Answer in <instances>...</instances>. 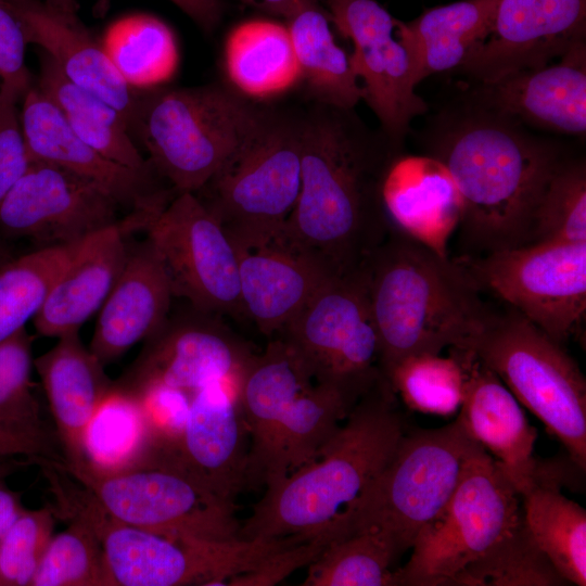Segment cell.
Wrapping results in <instances>:
<instances>
[{
    "instance_id": "6da1fadb",
    "label": "cell",
    "mask_w": 586,
    "mask_h": 586,
    "mask_svg": "<svg viewBox=\"0 0 586 586\" xmlns=\"http://www.w3.org/2000/svg\"><path fill=\"white\" fill-rule=\"evenodd\" d=\"M353 110L315 103L302 114L300 193L273 239L335 277L356 273L387 237L382 184L402 154Z\"/></svg>"
},
{
    "instance_id": "7a4b0ae2",
    "label": "cell",
    "mask_w": 586,
    "mask_h": 586,
    "mask_svg": "<svg viewBox=\"0 0 586 586\" xmlns=\"http://www.w3.org/2000/svg\"><path fill=\"white\" fill-rule=\"evenodd\" d=\"M433 126L426 154L457 186L466 244L488 254L532 243L537 207L565 160L559 148L469 97Z\"/></svg>"
},
{
    "instance_id": "3957f363",
    "label": "cell",
    "mask_w": 586,
    "mask_h": 586,
    "mask_svg": "<svg viewBox=\"0 0 586 586\" xmlns=\"http://www.w3.org/2000/svg\"><path fill=\"white\" fill-rule=\"evenodd\" d=\"M360 272L385 379L406 357L464 346L492 313L459 260L393 226Z\"/></svg>"
},
{
    "instance_id": "277c9868",
    "label": "cell",
    "mask_w": 586,
    "mask_h": 586,
    "mask_svg": "<svg viewBox=\"0 0 586 586\" xmlns=\"http://www.w3.org/2000/svg\"><path fill=\"white\" fill-rule=\"evenodd\" d=\"M384 378L352 408L318 456L279 481L239 528V538L315 536L346 517L393 455L405 428Z\"/></svg>"
},
{
    "instance_id": "5b68a950",
    "label": "cell",
    "mask_w": 586,
    "mask_h": 586,
    "mask_svg": "<svg viewBox=\"0 0 586 586\" xmlns=\"http://www.w3.org/2000/svg\"><path fill=\"white\" fill-rule=\"evenodd\" d=\"M238 403L251 437L246 486L279 481L314 460L354 407L316 383L281 337L254 355Z\"/></svg>"
},
{
    "instance_id": "8992f818",
    "label": "cell",
    "mask_w": 586,
    "mask_h": 586,
    "mask_svg": "<svg viewBox=\"0 0 586 586\" xmlns=\"http://www.w3.org/2000/svg\"><path fill=\"white\" fill-rule=\"evenodd\" d=\"M141 91L131 128L153 170L176 193H196L263 122L266 107L232 87Z\"/></svg>"
},
{
    "instance_id": "52a82bcc",
    "label": "cell",
    "mask_w": 586,
    "mask_h": 586,
    "mask_svg": "<svg viewBox=\"0 0 586 586\" xmlns=\"http://www.w3.org/2000/svg\"><path fill=\"white\" fill-rule=\"evenodd\" d=\"M59 508L66 519H84L97 532L107 586L226 585L297 540H212L140 528L113 519L80 484L63 491Z\"/></svg>"
},
{
    "instance_id": "ba28073f",
    "label": "cell",
    "mask_w": 586,
    "mask_h": 586,
    "mask_svg": "<svg viewBox=\"0 0 586 586\" xmlns=\"http://www.w3.org/2000/svg\"><path fill=\"white\" fill-rule=\"evenodd\" d=\"M302 115L267 109L255 132L194 193L237 249L277 238L301 188Z\"/></svg>"
},
{
    "instance_id": "9c48e42d",
    "label": "cell",
    "mask_w": 586,
    "mask_h": 586,
    "mask_svg": "<svg viewBox=\"0 0 586 586\" xmlns=\"http://www.w3.org/2000/svg\"><path fill=\"white\" fill-rule=\"evenodd\" d=\"M471 349L586 469V380L574 359L517 310L491 313Z\"/></svg>"
},
{
    "instance_id": "30bf717a",
    "label": "cell",
    "mask_w": 586,
    "mask_h": 586,
    "mask_svg": "<svg viewBox=\"0 0 586 586\" xmlns=\"http://www.w3.org/2000/svg\"><path fill=\"white\" fill-rule=\"evenodd\" d=\"M479 446L458 418L435 429L405 431L387 463L348 512L347 535L382 533L402 557L446 506Z\"/></svg>"
},
{
    "instance_id": "8fae6325",
    "label": "cell",
    "mask_w": 586,
    "mask_h": 586,
    "mask_svg": "<svg viewBox=\"0 0 586 586\" xmlns=\"http://www.w3.org/2000/svg\"><path fill=\"white\" fill-rule=\"evenodd\" d=\"M520 495L482 447L443 510L417 536L396 586H454L456 577L522 521Z\"/></svg>"
},
{
    "instance_id": "7c38bea8",
    "label": "cell",
    "mask_w": 586,
    "mask_h": 586,
    "mask_svg": "<svg viewBox=\"0 0 586 586\" xmlns=\"http://www.w3.org/2000/svg\"><path fill=\"white\" fill-rule=\"evenodd\" d=\"M113 519L140 528L212 540L239 538L234 504L215 495L176 454L110 475H71Z\"/></svg>"
},
{
    "instance_id": "4fadbf2b",
    "label": "cell",
    "mask_w": 586,
    "mask_h": 586,
    "mask_svg": "<svg viewBox=\"0 0 586 586\" xmlns=\"http://www.w3.org/2000/svg\"><path fill=\"white\" fill-rule=\"evenodd\" d=\"M280 334L313 380L351 406L384 379L360 270L329 281Z\"/></svg>"
},
{
    "instance_id": "5bb4252c",
    "label": "cell",
    "mask_w": 586,
    "mask_h": 586,
    "mask_svg": "<svg viewBox=\"0 0 586 586\" xmlns=\"http://www.w3.org/2000/svg\"><path fill=\"white\" fill-rule=\"evenodd\" d=\"M459 262L480 290L563 344L586 315V242L544 241Z\"/></svg>"
},
{
    "instance_id": "9a60e30c",
    "label": "cell",
    "mask_w": 586,
    "mask_h": 586,
    "mask_svg": "<svg viewBox=\"0 0 586 586\" xmlns=\"http://www.w3.org/2000/svg\"><path fill=\"white\" fill-rule=\"evenodd\" d=\"M144 230L174 297L202 313L244 317L237 250L194 193H177Z\"/></svg>"
},
{
    "instance_id": "2e32d148",
    "label": "cell",
    "mask_w": 586,
    "mask_h": 586,
    "mask_svg": "<svg viewBox=\"0 0 586 586\" xmlns=\"http://www.w3.org/2000/svg\"><path fill=\"white\" fill-rule=\"evenodd\" d=\"M332 24L349 39V61L362 98L381 131L402 148L415 117L428 110L416 92L410 54L396 35V18L377 0H318Z\"/></svg>"
},
{
    "instance_id": "e0dca14e",
    "label": "cell",
    "mask_w": 586,
    "mask_h": 586,
    "mask_svg": "<svg viewBox=\"0 0 586 586\" xmlns=\"http://www.w3.org/2000/svg\"><path fill=\"white\" fill-rule=\"evenodd\" d=\"M120 204L98 183L31 161L0 204V235L37 249L77 244L118 220Z\"/></svg>"
},
{
    "instance_id": "ac0fdd59",
    "label": "cell",
    "mask_w": 586,
    "mask_h": 586,
    "mask_svg": "<svg viewBox=\"0 0 586 586\" xmlns=\"http://www.w3.org/2000/svg\"><path fill=\"white\" fill-rule=\"evenodd\" d=\"M193 310L168 317L114 386L136 394L163 385L193 395L213 381H226L239 392L255 353L219 316Z\"/></svg>"
},
{
    "instance_id": "d6986e66",
    "label": "cell",
    "mask_w": 586,
    "mask_h": 586,
    "mask_svg": "<svg viewBox=\"0 0 586 586\" xmlns=\"http://www.w3.org/2000/svg\"><path fill=\"white\" fill-rule=\"evenodd\" d=\"M586 0H498L489 33L459 67L475 84L537 68L585 39Z\"/></svg>"
},
{
    "instance_id": "ffe728a7",
    "label": "cell",
    "mask_w": 586,
    "mask_h": 586,
    "mask_svg": "<svg viewBox=\"0 0 586 586\" xmlns=\"http://www.w3.org/2000/svg\"><path fill=\"white\" fill-rule=\"evenodd\" d=\"M22 100L21 122L31 161L59 166L98 183L128 213L164 208L176 195L175 191L157 186L156 173L117 164L81 140L35 85Z\"/></svg>"
},
{
    "instance_id": "44dd1931",
    "label": "cell",
    "mask_w": 586,
    "mask_h": 586,
    "mask_svg": "<svg viewBox=\"0 0 586 586\" xmlns=\"http://www.w3.org/2000/svg\"><path fill=\"white\" fill-rule=\"evenodd\" d=\"M466 373L458 419L467 434L497 462L520 497L545 471L546 462L534 457L537 438L521 404L469 348L449 347Z\"/></svg>"
},
{
    "instance_id": "7402d4cb",
    "label": "cell",
    "mask_w": 586,
    "mask_h": 586,
    "mask_svg": "<svg viewBox=\"0 0 586 586\" xmlns=\"http://www.w3.org/2000/svg\"><path fill=\"white\" fill-rule=\"evenodd\" d=\"M161 209H137L82 240L34 317L36 331L60 337L98 313L126 264L128 232L144 229Z\"/></svg>"
},
{
    "instance_id": "603a6c76",
    "label": "cell",
    "mask_w": 586,
    "mask_h": 586,
    "mask_svg": "<svg viewBox=\"0 0 586 586\" xmlns=\"http://www.w3.org/2000/svg\"><path fill=\"white\" fill-rule=\"evenodd\" d=\"M469 98L540 129L586 133V40L570 47L555 63L475 84Z\"/></svg>"
},
{
    "instance_id": "cb8c5ba5",
    "label": "cell",
    "mask_w": 586,
    "mask_h": 586,
    "mask_svg": "<svg viewBox=\"0 0 586 586\" xmlns=\"http://www.w3.org/2000/svg\"><path fill=\"white\" fill-rule=\"evenodd\" d=\"M249 432L238 403V390L213 381L193 393L178 459L222 500L246 486Z\"/></svg>"
},
{
    "instance_id": "d4e9b609",
    "label": "cell",
    "mask_w": 586,
    "mask_h": 586,
    "mask_svg": "<svg viewBox=\"0 0 586 586\" xmlns=\"http://www.w3.org/2000/svg\"><path fill=\"white\" fill-rule=\"evenodd\" d=\"M3 1L20 22L27 43L41 48L67 80L113 105L131 129L141 91L127 85L77 15L41 0Z\"/></svg>"
},
{
    "instance_id": "484cf974",
    "label": "cell",
    "mask_w": 586,
    "mask_h": 586,
    "mask_svg": "<svg viewBox=\"0 0 586 586\" xmlns=\"http://www.w3.org/2000/svg\"><path fill=\"white\" fill-rule=\"evenodd\" d=\"M171 288L148 240L129 250L124 269L98 311L89 349L104 365L157 332L169 317Z\"/></svg>"
},
{
    "instance_id": "4316f807",
    "label": "cell",
    "mask_w": 586,
    "mask_h": 586,
    "mask_svg": "<svg viewBox=\"0 0 586 586\" xmlns=\"http://www.w3.org/2000/svg\"><path fill=\"white\" fill-rule=\"evenodd\" d=\"M235 250L244 317L265 335L280 333L329 281L337 278L316 259L275 240Z\"/></svg>"
},
{
    "instance_id": "83f0119b",
    "label": "cell",
    "mask_w": 586,
    "mask_h": 586,
    "mask_svg": "<svg viewBox=\"0 0 586 586\" xmlns=\"http://www.w3.org/2000/svg\"><path fill=\"white\" fill-rule=\"evenodd\" d=\"M382 201L391 225L437 254L459 226L462 203L448 169L425 155H398L382 184Z\"/></svg>"
},
{
    "instance_id": "f1b7e54d",
    "label": "cell",
    "mask_w": 586,
    "mask_h": 586,
    "mask_svg": "<svg viewBox=\"0 0 586 586\" xmlns=\"http://www.w3.org/2000/svg\"><path fill=\"white\" fill-rule=\"evenodd\" d=\"M34 367L63 450V469L75 468L80 462L84 431L114 381L80 341L79 331L58 337L52 348L34 359Z\"/></svg>"
},
{
    "instance_id": "f546056e",
    "label": "cell",
    "mask_w": 586,
    "mask_h": 586,
    "mask_svg": "<svg viewBox=\"0 0 586 586\" xmlns=\"http://www.w3.org/2000/svg\"><path fill=\"white\" fill-rule=\"evenodd\" d=\"M498 0H461L396 20V35L407 48L416 84L432 74L460 67L489 33Z\"/></svg>"
},
{
    "instance_id": "4dcf8cb0",
    "label": "cell",
    "mask_w": 586,
    "mask_h": 586,
    "mask_svg": "<svg viewBox=\"0 0 586 586\" xmlns=\"http://www.w3.org/2000/svg\"><path fill=\"white\" fill-rule=\"evenodd\" d=\"M301 81L315 103L354 109L362 98L360 82L318 0H296L284 16Z\"/></svg>"
},
{
    "instance_id": "1f68e13d",
    "label": "cell",
    "mask_w": 586,
    "mask_h": 586,
    "mask_svg": "<svg viewBox=\"0 0 586 586\" xmlns=\"http://www.w3.org/2000/svg\"><path fill=\"white\" fill-rule=\"evenodd\" d=\"M563 473L549 464L523 499V520L538 546L570 584L586 585V510L561 493Z\"/></svg>"
},
{
    "instance_id": "d6a6232c",
    "label": "cell",
    "mask_w": 586,
    "mask_h": 586,
    "mask_svg": "<svg viewBox=\"0 0 586 586\" xmlns=\"http://www.w3.org/2000/svg\"><path fill=\"white\" fill-rule=\"evenodd\" d=\"M224 63L231 87L247 99L271 98L301 81L286 26L267 20L234 27L225 42Z\"/></svg>"
},
{
    "instance_id": "836d02e7",
    "label": "cell",
    "mask_w": 586,
    "mask_h": 586,
    "mask_svg": "<svg viewBox=\"0 0 586 586\" xmlns=\"http://www.w3.org/2000/svg\"><path fill=\"white\" fill-rule=\"evenodd\" d=\"M156 449L139 400L113 384L87 424L80 462L69 475H110L137 467Z\"/></svg>"
},
{
    "instance_id": "e575fe53",
    "label": "cell",
    "mask_w": 586,
    "mask_h": 586,
    "mask_svg": "<svg viewBox=\"0 0 586 586\" xmlns=\"http://www.w3.org/2000/svg\"><path fill=\"white\" fill-rule=\"evenodd\" d=\"M35 86L54 103L74 132L94 150L131 169L154 171L136 146L127 119L103 99L67 80L44 53Z\"/></svg>"
},
{
    "instance_id": "d590c367",
    "label": "cell",
    "mask_w": 586,
    "mask_h": 586,
    "mask_svg": "<svg viewBox=\"0 0 586 586\" xmlns=\"http://www.w3.org/2000/svg\"><path fill=\"white\" fill-rule=\"evenodd\" d=\"M101 44L118 74L135 90L163 87L179 65L173 30L151 14L136 13L116 20L106 28Z\"/></svg>"
},
{
    "instance_id": "8d00e7d4",
    "label": "cell",
    "mask_w": 586,
    "mask_h": 586,
    "mask_svg": "<svg viewBox=\"0 0 586 586\" xmlns=\"http://www.w3.org/2000/svg\"><path fill=\"white\" fill-rule=\"evenodd\" d=\"M399 558L385 535L357 531L332 539L308 564L304 586H396Z\"/></svg>"
},
{
    "instance_id": "74e56055",
    "label": "cell",
    "mask_w": 586,
    "mask_h": 586,
    "mask_svg": "<svg viewBox=\"0 0 586 586\" xmlns=\"http://www.w3.org/2000/svg\"><path fill=\"white\" fill-rule=\"evenodd\" d=\"M79 243L37 249L0 267V342L34 319Z\"/></svg>"
},
{
    "instance_id": "f35d334b",
    "label": "cell",
    "mask_w": 586,
    "mask_h": 586,
    "mask_svg": "<svg viewBox=\"0 0 586 586\" xmlns=\"http://www.w3.org/2000/svg\"><path fill=\"white\" fill-rule=\"evenodd\" d=\"M560 575L532 538L524 520L482 558L468 565L454 586H561Z\"/></svg>"
},
{
    "instance_id": "ab89813d",
    "label": "cell",
    "mask_w": 586,
    "mask_h": 586,
    "mask_svg": "<svg viewBox=\"0 0 586 586\" xmlns=\"http://www.w3.org/2000/svg\"><path fill=\"white\" fill-rule=\"evenodd\" d=\"M407 408L428 415L451 416L462 403L466 373L450 354H418L399 361L386 378Z\"/></svg>"
},
{
    "instance_id": "60d3db41",
    "label": "cell",
    "mask_w": 586,
    "mask_h": 586,
    "mask_svg": "<svg viewBox=\"0 0 586 586\" xmlns=\"http://www.w3.org/2000/svg\"><path fill=\"white\" fill-rule=\"evenodd\" d=\"M67 520L68 527L51 537L30 586H107L97 532L84 519Z\"/></svg>"
},
{
    "instance_id": "b9f144b4",
    "label": "cell",
    "mask_w": 586,
    "mask_h": 586,
    "mask_svg": "<svg viewBox=\"0 0 586 586\" xmlns=\"http://www.w3.org/2000/svg\"><path fill=\"white\" fill-rule=\"evenodd\" d=\"M33 368V340L25 328L0 342V426L56 436L43 420Z\"/></svg>"
},
{
    "instance_id": "7bdbcfd3",
    "label": "cell",
    "mask_w": 586,
    "mask_h": 586,
    "mask_svg": "<svg viewBox=\"0 0 586 586\" xmlns=\"http://www.w3.org/2000/svg\"><path fill=\"white\" fill-rule=\"evenodd\" d=\"M586 242V164L564 160L537 207L533 242Z\"/></svg>"
},
{
    "instance_id": "ee69618b",
    "label": "cell",
    "mask_w": 586,
    "mask_h": 586,
    "mask_svg": "<svg viewBox=\"0 0 586 586\" xmlns=\"http://www.w3.org/2000/svg\"><path fill=\"white\" fill-rule=\"evenodd\" d=\"M54 524L50 506L25 509L15 519L0 542V586H30Z\"/></svg>"
},
{
    "instance_id": "f6af8a7d",
    "label": "cell",
    "mask_w": 586,
    "mask_h": 586,
    "mask_svg": "<svg viewBox=\"0 0 586 586\" xmlns=\"http://www.w3.org/2000/svg\"><path fill=\"white\" fill-rule=\"evenodd\" d=\"M130 395L142 407L156 449L177 454L192 395L163 385L149 386Z\"/></svg>"
},
{
    "instance_id": "bcb514c9",
    "label": "cell",
    "mask_w": 586,
    "mask_h": 586,
    "mask_svg": "<svg viewBox=\"0 0 586 586\" xmlns=\"http://www.w3.org/2000/svg\"><path fill=\"white\" fill-rule=\"evenodd\" d=\"M25 91L0 82V204L31 163L18 102Z\"/></svg>"
},
{
    "instance_id": "7dc6e473",
    "label": "cell",
    "mask_w": 586,
    "mask_h": 586,
    "mask_svg": "<svg viewBox=\"0 0 586 586\" xmlns=\"http://www.w3.org/2000/svg\"><path fill=\"white\" fill-rule=\"evenodd\" d=\"M337 530L330 526L313 537L293 543L267 558L255 570L229 578L226 585L270 586L281 582L293 571L308 565L326 545L337 538Z\"/></svg>"
},
{
    "instance_id": "c3c4849f",
    "label": "cell",
    "mask_w": 586,
    "mask_h": 586,
    "mask_svg": "<svg viewBox=\"0 0 586 586\" xmlns=\"http://www.w3.org/2000/svg\"><path fill=\"white\" fill-rule=\"evenodd\" d=\"M27 42L22 26L3 0H0V82L23 91L31 86L25 64Z\"/></svg>"
},
{
    "instance_id": "681fc988",
    "label": "cell",
    "mask_w": 586,
    "mask_h": 586,
    "mask_svg": "<svg viewBox=\"0 0 586 586\" xmlns=\"http://www.w3.org/2000/svg\"><path fill=\"white\" fill-rule=\"evenodd\" d=\"M0 456H20L37 466L42 461L65 464L63 450L56 436L39 435L1 426Z\"/></svg>"
},
{
    "instance_id": "f907efd6",
    "label": "cell",
    "mask_w": 586,
    "mask_h": 586,
    "mask_svg": "<svg viewBox=\"0 0 586 586\" xmlns=\"http://www.w3.org/2000/svg\"><path fill=\"white\" fill-rule=\"evenodd\" d=\"M189 16L202 30L212 33L222 15L221 0H168Z\"/></svg>"
},
{
    "instance_id": "816d5d0a",
    "label": "cell",
    "mask_w": 586,
    "mask_h": 586,
    "mask_svg": "<svg viewBox=\"0 0 586 586\" xmlns=\"http://www.w3.org/2000/svg\"><path fill=\"white\" fill-rule=\"evenodd\" d=\"M0 476V542L15 519L25 510L21 495L10 489Z\"/></svg>"
},
{
    "instance_id": "f5cc1de1",
    "label": "cell",
    "mask_w": 586,
    "mask_h": 586,
    "mask_svg": "<svg viewBox=\"0 0 586 586\" xmlns=\"http://www.w3.org/2000/svg\"><path fill=\"white\" fill-rule=\"evenodd\" d=\"M263 12L285 16L296 0H241Z\"/></svg>"
},
{
    "instance_id": "db71d44e",
    "label": "cell",
    "mask_w": 586,
    "mask_h": 586,
    "mask_svg": "<svg viewBox=\"0 0 586 586\" xmlns=\"http://www.w3.org/2000/svg\"><path fill=\"white\" fill-rule=\"evenodd\" d=\"M48 5L67 14V15H77L78 2L77 0H41ZM109 0H101L99 7H103L107 3Z\"/></svg>"
},
{
    "instance_id": "11a10c76",
    "label": "cell",
    "mask_w": 586,
    "mask_h": 586,
    "mask_svg": "<svg viewBox=\"0 0 586 586\" xmlns=\"http://www.w3.org/2000/svg\"><path fill=\"white\" fill-rule=\"evenodd\" d=\"M12 249L8 245L4 239L0 235V267L14 258Z\"/></svg>"
},
{
    "instance_id": "9f6ffc18",
    "label": "cell",
    "mask_w": 586,
    "mask_h": 586,
    "mask_svg": "<svg viewBox=\"0 0 586 586\" xmlns=\"http://www.w3.org/2000/svg\"><path fill=\"white\" fill-rule=\"evenodd\" d=\"M11 458H14V457H2L0 456V476H3L8 471H10L11 469H14L16 466L18 464H23L22 463H18L16 461H10L12 460Z\"/></svg>"
}]
</instances>
